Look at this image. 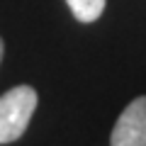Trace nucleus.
Segmentation results:
<instances>
[{"label": "nucleus", "mask_w": 146, "mask_h": 146, "mask_svg": "<svg viewBox=\"0 0 146 146\" xmlns=\"http://www.w3.org/2000/svg\"><path fill=\"white\" fill-rule=\"evenodd\" d=\"M36 102L39 98L32 85L10 88L0 98V144H12L27 131Z\"/></svg>", "instance_id": "obj_1"}, {"label": "nucleus", "mask_w": 146, "mask_h": 146, "mask_svg": "<svg viewBox=\"0 0 146 146\" xmlns=\"http://www.w3.org/2000/svg\"><path fill=\"white\" fill-rule=\"evenodd\" d=\"M110 146H146V95L124 107L112 129Z\"/></svg>", "instance_id": "obj_2"}, {"label": "nucleus", "mask_w": 146, "mask_h": 146, "mask_svg": "<svg viewBox=\"0 0 146 146\" xmlns=\"http://www.w3.org/2000/svg\"><path fill=\"white\" fill-rule=\"evenodd\" d=\"M78 22H95L105 10V0H66Z\"/></svg>", "instance_id": "obj_3"}, {"label": "nucleus", "mask_w": 146, "mask_h": 146, "mask_svg": "<svg viewBox=\"0 0 146 146\" xmlns=\"http://www.w3.org/2000/svg\"><path fill=\"white\" fill-rule=\"evenodd\" d=\"M3 49L5 46H3V39H0V61H3Z\"/></svg>", "instance_id": "obj_4"}]
</instances>
